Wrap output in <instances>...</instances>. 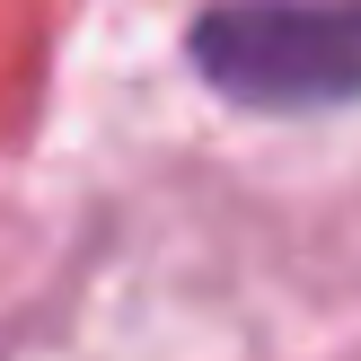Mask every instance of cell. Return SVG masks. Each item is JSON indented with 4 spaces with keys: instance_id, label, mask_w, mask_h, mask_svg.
Returning a JSON list of instances; mask_svg holds the SVG:
<instances>
[{
    "instance_id": "1",
    "label": "cell",
    "mask_w": 361,
    "mask_h": 361,
    "mask_svg": "<svg viewBox=\"0 0 361 361\" xmlns=\"http://www.w3.org/2000/svg\"><path fill=\"white\" fill-rule=\"evenodd\" d=\"M194 71L256 115L361 97V0H221L194 18Z\"/></svg>"
}]
</instances>
